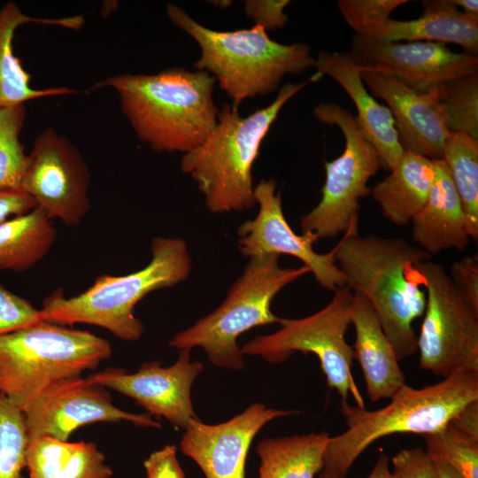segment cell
<instances>
[{
	"mask_svg": "<svg viewBox=\"0 0 478 478\" xmlns=\"http://www.w3.org/2000/svg\"><path fill=\"white\" fill-rule=\"evenodd\" d=\"M408 0H339L341 15L355 35L371 36L390 18V14Z\"/></svg>",
	"mask_w": 478,
	"mask_h": 478,
	"instance_id": "33",
	"label": "cell"
},
{
	"mask_svg": "<svg viewBox=\"0 0 478 478\" xmlns=\"http://www.w3.org/2000/svg\"><path fill=\"white\" fill-rule=\"evenodd\" d=\"M209 3L218 7H220L222 9L227 8L228 6L232 4V1L230 0H216V1H209Z\"/></svg>",
	"mask_w": 478,
	"mask_h": 478,
	"instance_id": "44",
	"label": "cell"
},
{
	"mask_svg": "<svg viewBox=\"0 0 478 478\" xmlns=\"http://www.w3.org/2000/svg\"><path fill=\"white\" fill-rule=\"evenodd\" d=\"M25 104L0 106V192L23 190L27 154L19 140Z\"/></svg>",
	"mask_w": 478,
	"mask_h": 478,
	"instance_id": "29",
	"label": "cell"
},
{
	"mask_svg": "<svg viewBox=\"0 0 478 478\" xmlns=\"http://www.w3.org/2000/svg\"><path fill=\"white\" fill-rule=\"evenodd\" d=\"M31 22L78 30L85 19L81 15L60 19L32 17L23 13L12 1L0 8V106H16L37 98L79 92L66 87L37 89L30 86L31 74L14 55L12 42L18 27Z\"/></svg>",
	"mask_w": 478,
	"mask_h": 478,
	"instance_id": "22",
	"label": "cell"
},
{
	"mask_svg": "<svg viewBox=\"0 0 478 478\" xmlns=\"http://www.w3.org/2000/svg\"><path fill=\"white\" fill-rule=\"evenodd\" d=\"M89 171L77 148L54 128L35 139L29 154L23 190L50 220L79 225L89 210Z\"/></svg>",
	"mask_w": 478,
	"mask_h": 478,
	"instance_id": "12",
	"label": "cell"
},
{
	"mask_svg": "<svg viewBox=\"0 0 478 478\" xmlns=\"http://www.w3.org/2000/svg\"><path fill=\"white\" fill-rule=\"evenodd\" d=\"M350 53L358 69L389 74L420 93L478 73L477 55L458 53L437 42H386L354 35Z\"/></svg>",
	"mask_w": 478,
	"mask_h": 478,
	"instance_id": "13",
	"label": "cell"
},
{
	"mask_svg": "<svg viewBox=\"0 0 478 478\" xmlns=\"http://www.w3.org/2000/svg\"><path fill=\"white\" fill-rule=\"evenodd\" d=\"M215 78L206 71L172 67L154 74H116L92 89L112 88L137 137L157 151L183 154L199 146L217 124Z\"/></svg>",
	"mask_w": 478,
	"mask_h": 478,
	"instance_id": "2",
	"label": "cell"
},
{
	"mask_svg": "<svg viewBox=\"0 0 478 478\" xmlns=\"http://www.w3.org/2000/svg\"><path fill=\"white\" fill-rule=\"evenodd\" d=\"M447 165L466 218L470 238L478 240V139L449 133L443 144Z\"/></svg>",
	"mask_w": 478,
	"mask_h": 478,
	"instance_id": "28",
	"label": "cell"
},
{
	"mask_svg": "<svg viewBox=\"0 0 478 478\" xmlns=\"http://www.w3.org/2000/svg\"><path fill=\"white\" fill-rule=\"evenodd\" d=\"M151 258L143 268L125 275H100L84 292L66 297L58 289L45 298L42 320L59 325L85 323L104 328L125 341L138 340L144 330L135 306L149 293L185 281L191 258L184 240L155 237Z\"/></svg>",
	"mask_w": 478,
	"mask_h": 478,
	"instance_id": "6",
	"label": "cell"
},
{
	"mask_svg": "<svg viewBox=\"0 0 478 478\" xmlns=\"http://www.w3.org/2000/svg\"><path fill=\"white\" fill-rule=\"evenodd\" d=\"M423 14L412 20L389 19L373 35L386 42H430L462 46L477 55L478 16L461 12L451 0L422 1Z\"/></svg>",
	"mask_w": 478,
	"mask_h": 478,
	"instance_id": "23",
	"label": "cell"
},
{
	"mask_svg": "<svg viewBox=\"0 0 478 478\" xmlns=\"http://www.w3.org/2000/svg\"><path fill=\"white\" fill-rule=\"evenodd\" d=\"M297 412L255 403L223 423L209 425L197 419L186 428L180 449L206 478H244L247 454L256 435L272 420Z\"/></svg>",
	"mask_w": 478,
	"mask_h": 478,
	"instance_id": "17",
	"label": "cell"
},
{
	"mask_svg": "<svg viewBox=\"0 0 478 478\" xmlns=\"http://www.w3.org/2000/svg\"><path fill=\"white\" fill-rule=\"evenodd\" d=\"M166 14L198 43L201 56L195 67L218 80L235 107L246 98L276 91L287 74H300L315 66L308 44L280 43L260 26L217 31L199 24L175 4H167Z\"/></svg>",
	"mask_w": 478,
	"mask_h": 478,
	"instance_id": "5",
	"label": "cell"
},
{
	"mask_svg": "<svg viewBox=\"0 0 478 478\" xmlns=\"http://www.w3.org/2000/svg\"><path fill=\"white\" fill-rule=\"evenodd\" d=\"M314 67L321 77L334 79L349 95L358 111V125L376 150L384 170H391L405 152L389 108L368 92L350 52L320 50Z\"/></svg>",
	"mask_w": 478,
	"mask_h": 478,
	"instance_id": "19",
	"label": "cell"
},
{
	"mask_svg": "<svg viewBox=\"0 0 478 478\" xmlns=\"http://www.w3.org/2000/svg\"><path fill=\"white\" fill-rule=\"evenodd\" d=\"M39 207L0 224V270L22 272L41 261L53 245L57 230Z\"/></svg>",
	"mask_w": 478,
	"mask_h": 478,
	"instance_id": "27",
	"label": "cell"
},
{
	"mask_svg": "<svg viewBox=\"0 0 478 478\" xmlns=\"http://www.w3.org/2000/svg\"><path fill=\"white\" fill-rule=\"evenodd\" d=\"M37 207L34 198L24 190L0 192V224Z\"/></svg>",
	"mask_w": 478,
	"mask_h": 478,
	"instance_id": "39",
	"label": "cell"
},
{
	"mask_svg": "<svg viewBox=\"0 0 478 478\" xmlns=\"http://www.w3.org/2000/svg\"><path fill=\"white\" fill-rule=\"evenodd\" d=\"M315 118L328 126H336L344 136L343 153L324 162L326 179L321 199L303 215V234L321 238L341 233L358 235L359 200L371 194L367 182L382 168L381 158L361 132L356 117L335 103H320L313 111Z\"/></svg>",
	"mask_w": 478,
	"mask_h": 478,
	"instance_id": "9",
	"label": "cell"
},
{
	"mask_svg": "<svg viewBox=\"0 0 478 478\" xmlns=\"http://www.w3.org/2000/svg\"><path fill=\"white\" fill-rule=\"evenodd\" d=\"M451 423L462 434L478 442V400L466 405Z\"/></svg>",
	"mask_w": 478,
	"mask_h": 478,
	"instance_id": "40",
	"label": "cell"
},
{
	"mask_svg": "<svg viewBox=\"0 0 478 478\" xmlns=\"http://www.w3.org/2000/svg\"><path fill=\"white\" fill-rule=\"evenodd\" d=\"M96 444L40 437L28 442L29 478H110L112 470Z\"/></svg>",
	"mask_w": 478,
	"mask_h": 478,
	"instance_id": "25",
	"label": "cell"
},
{
	"mask_svg": "<svg viewBox=\"0 0 478 478\" xmlns=\"http://www.w3.org/2000/svg\"><path fill=\"white\" fill-rule=\"evenodd\" d=\"M419 268L427 294L417 342L420 368L444 378L478 372V310L464 299L441 264L428 260Z\"/></svg>",
	"mask_w": 478,
	"mask_h": 478,
	"instance_id": "11",
	"label": "cell"
},
{
	"mask_svg": "<svg viewBox=\"0 0 478 478\" xmlns=\"http://www.w3.org/2000/svg\"><path fill=\"white\" fill-rule=\"evenodd\" d=\"M428 452L439 455L463 478H478V442L451 422L438 434L423 436Z\"/></svg>",
	"mask_w": 478,
	"mask_h": 478,
	"instance_id": "32",
	"label": "cell"
},
{
	"mask_svg": "<svg viewBox=\"0 0 478 478\" xmlns=\"http://www.w3.org/2000/svg\"><path fill=\"white\" fill-rule=\"evenodd\" d=\"M352 300L353 292L347 286L340 287L321 310L300 319L280 318L279 330L253 338L241 351L272 364L283 362L297 351L313 353L328 385L337 390L342 402H347L351 396L358 407L365 408L351 373L353 349L345 340L351 324Z\"/></svg>",
	"mask_w": 478,
	"mask_h": 478,
	"instance_id": "10",
	"label": "cell"
},
{
	"mask_svg": "<svg viewBox=\"0 0 478 478\" xmlns=\"http://www.w3.org/2000/svg\"><path fill=\"white\" fill-rule=\"evenodd\" d=\"M366 478H391L389 459L387 455L382 454L378 458L374 468Z\"/></svg>",
	"mask_w": 478,
	"mask_h": 478,
	"instance_id": "42",
	"label": "cell"
},
{
	"mask_svg": "<svg viewBox=\"0 0 478 478\" xmlns=\"http://www.w3.org/2000/svg\"><path fill=\"white\" fill-rule=\"evenodd\" d=\"M143 466L147 478H185L174 445H166L152 452Z\"/></svg>",
	"mask_w": 478,
	"mask_h": 478,
	"instance_id": "38",
	"label": "cell"
},
{
	"mask_svg": "<svg viewBox=\"0 0 478 478\" xmlns=\"http://www.w3.org/2000/svg\"><path fill=\"white\" fill-rule=\"evenodd\" d=\"M358 70L370 94L387 104L404 151L432 160L443 159V144L450 132L436 90L420 93L389 74Z\"/></svg>",
	"mask_w": 478,
	"mask_h": 478,
	"instance_id": "18",
	"label": "cell"
},
{
	"mask_svg": "<svg viewBox=\"0 0 478 478\" xmlns=\"http://www.w3.org/2000/svg\"><path fill=\"white\" fill-rule=\"evenodd\" d=\"M434 459L438 478H463L449 466L439 455L428 452Z\"/></svg>",
	"mask_w": 478,
	"mask_h": 478,
	"instance_id": "41",
	"label": "cell"
},
{
	"mask_svg": "<svg viewBox=\"0 0 478 478\" xmlns=\"http://www.w3.org/2000/svg\"><path fill=\"white\" fill-rule=\"evenodd\" d=\"M203 369L200 362L191 361L190 350L183 349L170 366H163L160 361H149L135 373L109 368L86 379L133 398L149 414L163 417L185 430L192 420L198 419L192 405L191 388Z\"/></svg>",
	"mask_w": 478,
	"mask_h": 478,
	"instance_id": "16",
	"label": "cell"
},
{
	"mask_svg": "<svg viewBox=\"0 0 478 478\" xmlns=\"http://www.w3.org/2000/svg\"><path fill=\"white\" fill-rule=\"evenodd\" d=\"M391 461V478H438L433 458L421 447L401 450Z\"/></svg>",
	"mask_w": 478,
	"mask_h": 478,
	"instance_id": "35",
	"label": "cell"
},
{
	"mask_svg": "<svg viewBox=\"0 0 478 478\" xmlns=\"http://www.w3.org/2000/svg\"><path fill=\"white\" fill-rule=\"evenodd\" d=\"M23 414L28 442L44 436L68 441L77 428L100 421L160 428L149 413H132L116 407L106 388L81 377L53 386Z\"/></svg>",
	"mask_w": 478,
	"mask_h": 478,
	"instance_id": "15",
	"label": "cell"
},
{
	"mask_svg": "<svg viewBox=\"0 0 478 478\" xmlns=\"http://www.w3.org/2000/svg\"><path fill=\"white\" fill-rule=\"evenodd\" d=\"M435 177L428 197L412 220V240L431 256L442 251H464L470 243L466 218L449 168L435 159Z\"/></svg>",
	"mask_w": 478,
	"mask_h": 478,
	"instance_id": "20",
	"label": "cell"
},
{
	"mask_svg": "<svg viewBox=\"0 0 478 478\" xmlns=\"http://www.w3.org/2000/svg\"><path fill=\"white\" fill-rule=\"evenodd\" d=\"M351 323L353 358L361 367L368 397L373 402L390 398L405 384V377L373 306L360 293H353Z\"/></svg>",
	"mask_w": 478,
	"mask_h": 478,
	"instance_id": "21",
	"label": "cell"
},
{
	"mask_svg": "<svg viewBox=\"0 0 478 478\" xmlns=\"http://www.w3.org/2000/svg\"><path fill=\"white\" fill-rule=\"evenodd\" d=\"M27 443L23 412L0 392V478H23Z\"/></svg>",
	"mask_w": 478,
	"mask_h": 478,
	"instance_id": "31",
	"label": "cell"
},
{
	"mask_svg": "<svg viewBox=\"0 0 478 478\" xmlns=\"http://www.w3.org/2000/svg\"><path fill=\"white\" fill-rule=\"evenodd\" d=\"M389 172L371 189V194L388 220L406 226L428 197L435 177L434 161L405 151Z\"/></svg>",
	"mask_w": 478,
	"mask_h": 478,
	"instance_id": "24",
	"label": "cell"
},
{
	"mask_svg": "<svg viewBox=\"0 0 478 478\" xmlns=\"http://www.w3.org/2000/svg\"><path fill=\"white\" fill-rule=\"evenodd\" d=\"M436 92L447 130L478 139V73L451 81Z\"/></svg>",
	"mask_w": 478,
	"mask_h": 478,
	"instance_id": "30",
	"label": "cell"
},
{
	"mask_svg": "<svg viewBox=\"0 0 478 478\" xmlns=\"http://www.w3.org/2000/svg\"><path fill=\"white\" fill-rule=\"evenodd\" d=\"M310 81L317 80L285 84L268 106L246 117L233 104H223L206 139L183 154L181 169L197 183L210 212H241L257 204L252 167L261 143L283 105Z\"/></svg>",
	"mask_w": 478,
	"mask_h": 478,
	"instance_id": "4",
	"label": "cell"
},
{
	"mask_svg": "<svg viewBox=\"0 0 478 478\" xmlns=\"http://www.w3.org/2000/svg\"><path fill=\"white\" fill-rule=\"evenodd\" d=\"M279 258L278 254L250 258L220 305L175 334L169 346L180 351L200 347L214 366L243 369V352L236 342L239 335L255 327L278 323L280 318L271 311L273 299L285 286L310 273L304 265L282 268Z\"/></svg>",
	"mask_w": 478,
	"mask_h": 478,
	"instance_id": "8",
	"label": "cell"
},
{
	"mask_svg": "<svg viewBox=\"0 0 478 478\" xmlns=\"http://www.w3.org/2000/svg\"><path fill=\"white\" fill-rule=\"evenodd\" d=\"M335 260L345 286L373 306L398 361L418 351L414 320L426 309V281L419 266L432 256L399 237L344 235Z\"/></svg>",
	"mask_w": 478,
	"mask_h": 478,
	"instance_id": "1",
	"label": "cell"
},
{
	"mask_svg": "<svg viewBox=\"0 0 478 478\" xmlns=\"http://www.w3.org/2000/svg\"><path fill=\"white\" fill-rule=\"evenodd\" d=\"M288 0H247L243 8L248 18L254 25L262 27L266 31L283 27L289 20L284 9L289 4Z\"/></svg>",
	"mask_w": 478,
	"mask_h": 478,
	"instance_id": "36",
	"label": "cell"
},
{
	"mask_svg": "<svg viewBox=\"0 0 478 478\" xmlns=\"http://www.w3.org/2000/svg\"><path fill=\"white\" fill-rule=\"evenodd\" d=\"M254 195L258 212L253 220L244 221L237 232L241 253L249 258L264 254L291 255L309 268L324 289L335 291L345 286V277L335 260L336 247L327 253H318L313 250V243L318 242L314 235L293 231L285 219L275 180H261L254 187Z\"/></svg>",
	"mask_w": 478,
	"mask_h": 478,
	"instance_id": "14",
	"label": "cell"
},
{
	"mask_svg": "<svg viewBox=\"0 0 478 478\" xmlns=\"http://www.w3.org/2000/svg\"><path fill=\"white\" fill-rule=\"evenodd\" d=\"M111 355L107 340L42 320L0 336V392L24 412L53 386Z\"/></svg>",
	"mask_w": 478,
	"mask_h": 478,
	"instance_id": "7",
	"label": "cell"
},
{
	"mask_svg": "<svg viewBox=\"0 0 478 478\" xmlns=\"http://www.w3.org/2000/svg\"><path fill=\"white\" fill-rule=\"evenodd\" d=\"M40 320V310L0 282V336Z\"/></svg>",
	"mask_w": 478,
	"mask_h": 478,
	"instance_id": "34",
	"label": "cell"
},
{
	"mask_svg": "<svg viewBox=\"0 0 478 478\" xmlns=\"http://www.w3.org/2000/svg\"><path fill=\"white\" fill-rule=\"evenodd\" d=\"M452 3L463 12L478 16L477 0H451Z\"/></svg>",
	"mask_w": 478,
	"mask_h": 478,
	"instance_id": "43",
	"label": "cell"
},
{
	"mask_svg": "<svg viewBox=\"0 0 478 478\" xmlns=\"http://www.w3.org/2000/svg\"><path fill=\"white\" fill-rule=\"evenodd\" d=\"M464 299L478 310V258L466 256L455 261L449 275Z\"/></svg>",
	"mask_w": 478,
	"mask_h": 478,
	"instance_id": "37",
	"label": "cell"
},
{
	"mask_svg": "<svg viewBox=\"0 0 478 478\" xmlns=\"http://www.w3.org/2000/svg\"><path fill=\"white\" fill-rule=\"evenodd\" d=\"M329 437L323 431L261 440L258 478H314L321 471Z\"/></svg>",
	"mask_w": 478,
	"mask_h": 478,
	"instance_id": "26",
	"label": "cell"
},
{
	"mask_svg": "<svg viewBox=\"0 0 478 478\" xmlns=\"http://www.w3.org/2000/svg\"><path fill=\"white\" fill-rule=\"evenodd\" d=\"M478 400V372L454 373L414 389L406 384L377 410L341 403L347 429L329 437L319 478H345L356 459L375 441L393 434L440 433L469 403Z\"/></svg>",
	"mask_w": 478,
	"mask_h": 478,
	"instance_id": "3",
	"label": "cell"
}]
</instances>
